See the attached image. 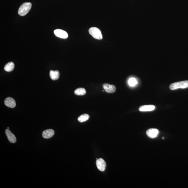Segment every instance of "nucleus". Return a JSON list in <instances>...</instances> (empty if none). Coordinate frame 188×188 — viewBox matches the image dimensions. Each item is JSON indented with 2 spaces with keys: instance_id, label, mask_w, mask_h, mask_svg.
I'll return each instance as SVG.
<instances>
[{
  "instance_id": "obj_5",
  "label": "nucleus",
  "mask_w": 188,
  "mask_h": 188,
  "mask_svg": "<svg viewBox=\"0 0 188 188\" xmlns=\"http://www.w3.org/2000/svg\"><path fill=\"white\" fill-rule=\"evenodd\" d=\"M96 166L98 169L101 172H104L105 170L106 167V163L103 158H100L97 160Z\"/></svg>"
},
{
  "instance_id": "obj_6",
  "label": "nucleus",
  "mask_w": 188,
  "mask_h": 188,
  "mask_svg": "<svg viewBox=\"0 0 188 188\" xmlns=\"http://www.w3.org/2000/svg\"><path fill=\"white\" fill-rule=\"evenodd\" d=\"M103 87L105 90L108 93H113L116 90V87L113 85L104 83L103 84Z\"/></svg>"
},
{
  "instance_id": "obj_14",
  "label": "nucleus",
  "mask_w": 188,
  "mask_h": 188,
  "mask_svg": "<svg viewBox=\"0 0 188 188\" xmlns=\"http://www.w3.org/2000/svg\"><path fill=\"white\" fill-rule=\"evenodd\" d=\"M75 95H83L86 93L85 89L84 88H78L74 91Z\"/></svg>"
},
{
  "instance_id": "obj_1",
  "label": "nucleus",
  "mask_w": 188,
  "mask_h": 188,
  "mask_svg": "<svg viewBox=\"0 0 188 188\" xmlns=\"http://www.w3.org/2000/svg\"><path fill=\"white\" fill-rule=\"evenodd\" d=\"M32 4L30 3H25L19 7L18 14L21 16H25L28 13L31 9Z\"/></svg>"
},
{
  "instance_id": "obj_4",
  "label": "nucleus",
  "mask_w": 188,
  "mask_h": 188,
  "mask_svg": "<svg viewBox=\"0 0 188 188\" xmlns=\"http://www.w3.org/2000/svg\"><path fill=\"white\" fill-rule=\"evenodd\" d=\"M54 33L57 37L63 39H66L68 37V34L67 32L61 29H56L54 32Z\"/></svg>"
},
{
  "instance_id": "obj_15",
  "label": "nucleus",
  "mask_w": 188,
  "mask_h": 188,
  "mask_svg": "<svg viewBox=\"0 0 188 188\" xmlns=\"http://www.w3.org/2000/svg\"><path fill=\"white\" fill-rule=\"evenodd\" d=\"M89 118H90V116L88 114H84L78 117V120L80 122H83L88 120Z\"/></svg>"
},
{
  "instance_id": "obj_3",
  "label": "nucleus",
  "mask_w": 188,
  "mask_h": 188,
  "mask_svg": "<svg viewBox=\"0 0 188 188\" xmlns=\"http://www.w3.org/2000/svg\"><path fill=\"white\" fill-rule=\"evenodd\" d=\"M89 33L95 39L101 40L103 39V36L101 30L97 28L93 27L89 29Z\"/></svg>"
},
{
  "instance_id": "obj_9",
  "label": "nucleus",
  "mask_w": 188,
  "mask_h": 188,
  "mask_svg": "<svg viewBox=\"0 0 188 188\" xmlns=\"http://www.w3.org/2000/svg\"><path fill=\"white\" fill-rule=\"evenodd\" d=\"M5 132L8 139L10 143H14L16 142V137L10 130L8 129H6Z\"/></svg>"
},
{
  "instance_id": "obj_13",
  "label": "nucleus",
  "mask_w": 188,
  "mask_h": 188,
  "mask_svg": "<svg viewBox=\"0 0 188 188\" xmlns=\"http://www.w3.org/2000/svg\"><path fill=\"white\" fill-rule=\"evenodd\" d=\"M14 64L13 62H10L5 66L4 70L7 72H11L13 70L14 68Z\"/></svg>"
},
{
  "instance_id": "obj_16",
  "label": "nucleus",
  "mask_w": 188,
  "mask_h": 188,
  "mask_svg": "<svg viewBox=\"0 0 188 188\" xmlns=\"http://www.w3.org/2000/svg\"><path fill=\"white\" fill-rule=\"evenodd\" d=\"M128 82L129 85L132 86V87L136 85L137 83L136 79L133 78H131L129 79Z\"/></svg>"
},
{
  "instance_id": "obj_2",
  "label": "nucleus",
  "mask_w": 188,
  "mask_h": 188,
  "mask_svg": "<svg viewBox=\"0 0 188 188\" xmlns=\"http://www.w3.org/2000/svg\"><path fill=\"white\" fill-rule=\"evenodd\" d=\"M188 87V81H185L172 83L169 86L171 90H175L177 89H185Z\"/></svg>"
},
{
  "instance_id": "obj_10",
  "label": "nucleus",
  "mask_w": 188,
  "mask_h": 188,
  "mask_svg": "<svg viewBox=\"0 0 188 188\" xmlns=\"http://www.w3.org/2000/svg\"><path fill=\"white\" fill-rule=\"evenodd\" d=\"M54 134V130L51 129H47L43 131L42 137L44 138L49 139L52 137Z\"/></svg>"
},
{
  "instance_id": "obj_12",
  "label": "nucleus",
  "mask_w": 188,
  "mask_h": 188,
  "mask_svg": "<svg viewBox=\"0 0 188 188\" xmlns=\"http://www.w3.org/2000/svg\"><path fill=\"white\" fill-rule=\"evenodd\" d=\"M60 75V72L58 70H51L50 71V76L51 79L52 80H57L59 78Z\"/></svg>"
},
{
  "instance_id": "obj_8",
  "label": "nucleus",
  "mask_w": 188,
  "mask_h": 188,
  "mask_svg": "<svg viewBox=\"0 0 188 188\" xmlns=\"http://www.w3.org/2000/svg\"><path fill=\"white\" fill-rule=\"evenodd\" d=\"M146 133L149 138H154L156 137L159 133V131L156 129H150L147 131Z\"/></svg>"
},
{
  "instance_id": "obj_11",
  "label": "nucleus",
  "mask_w": 188,
  "mask_h": 188,
  "mask_svg": "<svg viewBox=\"0 0 188 188\" xmlns=\"http://www.w3.org/2000/svg\"><path fill=\"white\" fill-rule=\"evenodd\" d=\"M155 106L153 105H143L139 108V110L141 112H149L154 110Z\"/></svg>"
},
{
  "instance_id": "obj_7",
  "label": "nucleus",
  "mask_w": 188,
  "mask_h": 188,
  "mask_svg": "<svg viewBox=\"0 0 188 188\" xmlns=\"http://www.w3.org/2000/svg\"><path fill=\"white\" fill-rule=\"evenodd\" d=\"M4 103L5 105L11 108H14L16 105V102L13 98L9 97L5 100Z\"/></svg>"
},
{
  "instance_id": "obj_17",
  "label": "nucleus",
  "mask_w": 188,
  "mask_h": 188,
  "mask_svg": "<svg viewBox=\"0 0 188 188\" xmlns=\"http://www.w3.org/2000/svg\"><path fill=\"white\" fill-rule=\"evenodd\" d=\"M7 129H9V128L8 127Z\"/></svg>"
}]
</instances>
